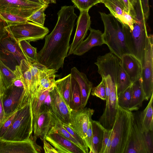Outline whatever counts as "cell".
<instances>
[{
  "label": "cell",
  "instance_id": "43",
  "mask_svg": "<svg viewBox=\"0 0 153 153\" xmlns=\"http://www.w3.org/2000/svg\"><path fill=\"white\" fill-rule=\"evenodd\" d=\"M16 111L7 118L0 126V139L11 126L15 117Z\"/></svg>",
  "mask_w": 153,
  "mask_h": 153
},
{
  "label": "cell",
  "instance_id": "41",
  "mask_svg": "<svg viewBox=\"0 0 153 153\" xmlns=\"http://www.w3.org/2000/svg\"><path fill=\"white\" fill-rule=\"evenodd\" d=\"M62 124L63 127L67 130L73 137L78 142L84 153H89L88 151V148L87 146L85 140L80 137L68 125L62 123Z\"/></svg>",
  "mask_w": 153,
  "mask_h": 153
},
{
  "label": "cell",
  "instance_id": "29",
  "mask_svg": "<svg viewBox=\"0 0 153 153\" xmlns=\"http://www.w3.org/2000/svg\"><path fill=\"white\" fill-rule=\"evenodd\" d=\"M53 87L41 92L38 95L31 97L33 125L41 112L42 105Z\"/></svg>",
  "mask_w": 153,
  "mask_h": 153
},
{
  "label": "cell",
  "instance_id": "20",
  "mask_svg": "<svg viewBox=\"0 0 153 153\" xmlns=\"http://www.w3.org/2000/svg\"><path fill=\"white\" fill-rule=\"evenodd\" d=\"M120 60L123 68L132 83L141 78V64L136 57L131 54H125Z\"/></svg>",
  "mask_w": 153,
  "mask_h": 153
},
{
  "label": "cell",
  "instance_id": "24",
  "mask_svg": "<svg viewBox=\"0 0 153 153\" xmlns=\"http://www.w3.org/2000/svg\"><path fill=\"white\" fill-rule=\"evenodd\" d=\"M93 134L89 153H100L105 128L97 121L92 120Z\"/></svg>",
  "mask_w": 153,
  "mask_h": 153
},
{
  "label": "cell",
  "instance_id": "18",
  "mask_svg": "<svg viewBox=\"0 0 153 153\" xmlns=\"http://www.w3.org/2000/svg\"><path fill=\"white\" fill-rule=\"evenodd\" d=\"M88 11H80L77 22L76 31L72 43L70 45L68 55L73 54L77 46L87 34L91 23Z\"/></svg>",
  "mask_w": 153,
  "mask_h": 153
},
{
  "label": "cell",
  "instance_id": "12",
  "mask_svg": "<svg viewBox=\"0 0 153 153\" xmlns=\"http://www.w3.org/2000/svg\"><path fill=\"white\" fill-rule=\"evenodd\" d=\"M94 112V110L90 108L85 107L76 110L71 109L68 125L84 140Z\"/></svg>",
  "mask_w": 153,
  "mask_h": 153
},
{
  "label": "cell",
  "instance_id": "22",
  "mask_svg": "<svg viewBox=\"0 0 153 153\" xmlns=\"http://www.w3.org/2000/svg\"><path fill=\"white\" fill-rule=\"evenodd\" d=\"M108 8L110 14L124 25L129 14L126 11L122 0H103L102 3Z\"/></svg>",
  "mask_w": 153,
  "mask_h": 153
},
{
  "label": "cell",
  "instance_id": "28",
  "mask_svg": "<svg viewBox=\"0 0 153 153\" xmlns=\"http://www.w3.org/2000/svg\"><path fill=\"white\" fill-rule=\"evenodd\" d=\"M20 76L19 68L13 71L0 61V79L5 89L11 86L14 80Z\"/></svg>",
  "mask_w": 153,
  "mask_h": 153
},
{
  "label": "cell",
  "instance_id": "55",
  "mask_svg": "<svg viewBox=\"0 0 153 153\" xmlns=\"http://www.w3.org/2000/svg\"><path fill=\"white\" fill-rule=\"evenodd\" d=\"M29 0L30 1H33V2H36V3H40V4L44 3L42 1H41L40 0Z\"/></svg>",
  "mask_w": 153,
  "mask_h": 153
},
{
  "label": "cell",
  "instance_id": "45",
  "mask_svg": "<svg viewBox=\"0 0 153 153\" xmlns=\"http://www.w3.org/2000/svg\"><path fill=\"white\" fill-rule=\"evenodd\" d=\"M92 120H91L89 122V126L86 134V137L85 139L86 145L89 149L91 147L92 137Z\"/></svg>",
  "mask_w": 153,
  "mask_h": 153
},
{
  "label": "cell",
  "instance_id": "42",
  "mask_svg": "<svg viewBox=\"0 0 153 153\" xmlns=\"http://www.w3.org/2000/svg\"><path fill=\"white\" fill-rule=\"evenodd\" d=\"M91 94L105 100L106 97V88L105 84L102 79L100 83L96 87L92 88Z\"/></svg>",
  "mask_w": 153,
  "mask_h": 153
},
{
  "label": "cell",
  "instance_id": "11",
  "mask_svg": "<svg viewBox=\"0 0 153 153\" xmlns=\"http://www.w3.org/2000/svg\"><path fill=\"white\" fill-rule=\"evenodd\" d=\"M45 5L29 0H0V12L8 13L27 18Z\"/></svg>",
  "mask_w": 153,
  "mask_h": 153
},
{
  "label": "cell",
  "instance_id": "47",
  "mask_svg": "<svg viewBox=\"0 0 153 153\" xmlns=\"http://www.w3.org/2000/svg\"><path fill=\"white\" fill-rule=\"evenodd\" d=\"M43 148L45 152L46 153H58L57 150L51 145L50 143L45 139L43 140Z\"/></svg>",
  "mask_w": 153,
  "mask_h": 153
},
{
  "label": "cell",
  "instance_id": "8",
  "mask_svg": "<svg viewBox=\"0 0 153 153\" xmlns=\"http://www.w3.org/2000/svg\"><path fill=\"white\" fill-rule=\"evenodd\" d=\"M27 60L18 42L7 33L0 40V61L13 71L19 68L21 61Z\"/></svg>",
  "mask_w": 153,
  "mask_h": 153
},
{
  "label": "cell",
  "instance_id": "32",
  "mask_svg": "<svg viewBox=\"0 0 153 153\" xmlns=\"http://www.w3.org/2000/svg\"><path fill=\"white\" fill-rule=\"evenodd\" d=\"M29 63L32 77V95L31 97L36 96L37 94L39 86V74L40 71L46 67L38 62H30Z\"/></svg>",
  "mask_w": 153,
  "mask_h": 153
},
{
  "label": "cell",
  "instance_id": "53",
  "mask_svg": "<svg viewBox=\"0 0 153 153\" xmlns=\"http://www.w3.org/2000/svg\"><path fill=\"white\" fill-rule=\"evenodd\" d=\"M5 89L1 83L0 79V97H1L3 95Z\"/></svg>",
  "mask_w": 153,
  "mask_h": 153
},
{
  "label": "cell",
  "instance_id": "30",
  "mask_svg": "<svg viewBox=\"0 0 153 153\" xmlns=\"http://www.w3.org/2000/svg\"><path fill=\"white\" fill-rule=\"evenodd\" d=\"M81 93L79 85L71 76L69 107L73 110H78L81 108Z\"/></svg>",
  "mask_w": 153,
  "mask_h": 153
},
{
  "label": "cell",
  "instance_id": "48",
  "mask_svg": "<svg viewBox=\"0 0 153 153\" xmlns=\"http://www.w3.org/2000/svg\"><path fill=\"white\" fill-rule=\"evenodd\" d=\"M143 10L146 18L148 19L149 15V0H140Z\"/></svg>",
  "mask_w": 153,
  "mask_h": 153
},
{
  "label": "cell",
  "instance_id": "25",
  "mask_svg": "<svg viewBox=\"0 0 153 153\" xmlns=\"http://www.w3.org/2000/svg\"><path fill=\"white\" fill-rule=\"evenodd\" d=\"M57 71L55 69H49L46 68L40 71L39 86L37 94L54 86L56 81V74Z\"/></svg>",
  "mask_w": 153,
  "mask_h": 153
},
{
  "label": "cell",
  "instance_id": "37",
  "mask_svg": "<svg viewBox=\"0 0 153 153\" xmlns=\"http://www.w3.org/2000/svg\"><path fill=\"white\" fill-rule=\"evenodd\" d=\"M112 139V129H105L100 153H110Z\"/></svg>",
  "mask_w": 153,
  "mask_h": 153
},
{
  "label": "cell",
  "instance_id": "35",
  "mask_svg": "<svg viewBox=\"0 0 153 153\" xmlns=\"http://www.w3.org/2000/svg\"><path fill=\"white\" fill-rule=\"evenodd\" d=\"M132 85L117 95L118 105L127 110H128L131 102L132 94Z\"/></svg>",
  "mask_w": 153,
  "mask_h": 153
},
{
  "label": "cell",
  "instance_id": "13",
  "mask_svg": "<svg viewBox=\"0 0 153 153\" xmlns=\"http://www.w3.org/2000/svg\"><path fill=\"white\" fill-rule=\"evenodd\" d=\"M36 138L32 136L22 141L0 139V153H37L41 152L40 147L36 143Z\"/></svg>",
  "mask_w": 153,
  "mask_h": 153
},
{
  "label": "cell",
  "instance_id": "46",
  "mask_svg": "<svg viewBox=\"0 0 153 153\" xmlns=\"http://www.w3.org/2000/svg\"><path fill=\"white\" fill-rule=\"evenodd\" d=\"M127 12L130 14L135 20L136 13L134 8L132 6L128 0H122Z\"/></svg>",
  "mask_w": 153,
  "mask_h": 153
},
{
  "label": "cell",
  "instance_id": "52",
  "mask_svg": "<svg viewBox=\"0 0 153 153\" xmlns=\"http://www.w3.org/2000/svg\"><path fill=\"white\" fill-rule=\"evenodd\" d=\"M41 1L46 5H48L49 4L56 3V0H40Z\"/></svg>",
  "mask_w": 153,
  "mask_h": 153
},
{
  "label": "cell",
  "instance_id": "31",
  "mask_svg": "<svg viewBox=\"0 0 153 153\" xmlns=\"http://www.w3.org/2000/svg\"><path fill=\"white\" fill-rule=\"evenodd\" d=\"M71 77V75L70 74L61 79L56 80L55 84L65 102L69 106L70 102Z\"/></svg>",
  "mask_w": 153,
  "mask_h": 153
},
{
  "label": "cell",
  "instance_id": "54",
  "mask_svg": "<svg viewBox=\"0 0 153 153\" xmlns=\"http://www.w3.org/2000/svg\"><path fill=\"white\" fill-rule=\"evenodd\" d=\"M132 6L134 7L136 3L137 0H128Z\"/></svg>",
  "mask_w": 153,
  "mask_h": 153
},
{
  "label": "cell",
  "instance_id": "2",
  "mask_svg": "<svg viewBox=\"0 0 153 153\" xmlns=\"http://www.w3.org/2000/svg\"><path fill=\"white\" fill-rule=\"evenodd\" d=\"M134 8L136 13L135 22L132 30L125 26V39L130 52L141 62L145 54L149 35L146 25L147 19L144 15L140 0H137Z\"/></svg>",
  "mask_w": 153,
  "mask_h": 153
},
{
  "label": "cell",
  "instance_id": "4",
  "mask_svg": "<svg viewBox=\"0 0 153 153\" xmlns=\"http://www.w3.org/2000/svg\"><path fill=\"white\" fill-rule=\"evenodd\" d=\"M133 113L118 105L112 128V139L110 153H125L130 134Z\"/></svg>",
  "mask_w": 153,
  "mask_h": 153
},
{
  "label": "cell",
  "instance_id": "6",
  "mask_svg": "<svg viewBox=\"0 0 153 153\" xmlns=\"http://www.w3.org/2000/svg\"><path fill=\"white\" fill-rule=\"evenodd\" d=\"M5 29L9 35L17 42L22 40L35 42L42 39L49 32L47 27L28 21L7 24Z\"/></svg>",
  "mask_w": 153,
  "mask_h": 153
},
{
  "label": "cell",
  "instance_id": "49",
  "mask_svg": "<svg viewBox=\"0 0 153 153\" xmlns=\"http://www.w3.org/2000/svg\"><path fill=\"white\" fill-rule=\"evenodd\" d=\"M6 120L1 97H0V126Z\"/></svg>",
  "mask_w": 153,
  "mask_h": 153
},
{
  "label": "cell",
  "instance_id": "23",
  "mask_svg": "<svg viewBox=\"0 0 153 153\" xmlns=\"http://www.w3.org/2000/svg\"><path fill=\"white\" fill-rule=\"evenodd\" d=\"M132 94L131 102L128 110L132 111L137 110L145 100V95L143 90L141 78L132 84Z\"/></svg>",
  "mask_w": 153,
  "mask_h": 153
},
{
  "label": "cell",
  "instance_id": "10",
  "mask_svg": "<svg viewBox=\"0 0 153 153\" xmlns=\"http://www.w3.org/2000/svg\"><path fill=\"white\" fill-rule=\"evenodd\" d=\"M31 98L30 94L25 93L24 88L12 85L5 89L1 98L6 120L25 105Z\"/></svg>",
  "mask_w": 153,
  "mask_h": 153
},
{
  "label": "cell",
  "instance_id": "39",
  "mask_svg": "<svg viewBox=\"0 0 153 153\" xmlns=\"http://www.w3.org/2000/svg\"><path fill=\"white\" fill-rule=\"evenodd\" d=\"M74 5L80 11H88L93 6L100 3L97 0H71Z\"/></svg>",
  "mask_w": 153,
  "mask_h": 153
},
{
  "label": "cell",
  "instance_id": "3",
  "mask_svg": "<svg viewBox=\"0 0 153 153\" xmlns=\"http://www.w3.org/2000/svg\"><path fill=\"white\" fill-rule=\"evenodd\" d=\"M103 23V38L110 52L121 59L124 54H131L127 46L125 26L111 14L99 12Z\"/></svg>",
  "mask_w": 153,
  "mask_h": 153
},
{
  "label": "cell",
  "instance_id": "50",
  "mask_svg": "<svg viewBox=\"0 0 153 153\" xmlns=\"http://www.w3.org/2000/svg\"><path fill=\"white\" fill-rule=\"evenodd\" d=\"M6 23L0 17V40L7 33L5 27L7 25Z\"/></svg>",
  "mask_w": 153,
  "mask_h": 153
},
{
  "label": "cell",
  "instance_id": "15",
  "mask_svg": "<svg viewBox=\"0 0 153 153\" xmlns=\"http://www.w3.org/2000/svg\"><path fill=\"white\" fill-rule=\"evenodd\" d=\"M125 153H147L138 114L133 113L128 144Z\"/></svg>",
  "mask_w": 153,
  "mask_h": 153
},
{
  "label": "cell",
  "instance_id": "7",
  "mask_svg": "<svg viewBox=\"0 0 153 153\" xmlns=\"http://www.w3.org/2000/svg\"><path fill=\"white\" fill-rule=\"evenodd\" d=\"M105 85L106 97V106L99 122L105 129H111L118 107L117 82L109 75L102 78Z\"/></svg>",
  "mask_w": 153,
  "mask_h": 153
},
{
  "label": "cell",
  "instance_id": "21",
  "mask_svg": "<svg viewBox=\"0 0 153 153\" xmlns=\"http://www.w3.org/2000/svg\"><path fill=\"white\" fill-rule=\"evenodd\" d=\"M71 74L77 82L81 92V108L86 106L92 88L93 84L88 79L86 75L79 71L75 67L71 70Z\"/></svg>",
  "mask_w": 153,
  "mask_h": 153
},
{
  "label": "cell",
  "instance_id": "34",
  "mask_svg": "<svg viewBox=\"0 0 153 153\" xmlns=\"http://www.w3.org/2000/svg\"><path fill=\"white\" fill-rule=\"evenodd\" d=\"M20 46L27 58V61L38 62L37 48L32 46L29 42L22 40L18 42Z\"/></svg>",
  "mask_w": 153,
  "mask_h": 153
},
{
  "label": "cell",
  "instance_id": "5",
  "mask_svg": "<svg viewBox=\"0 0 153 153\" xmlns=\"http://www.w3.org/2000/svg\"><path fill=\"white\" fill-rule=\"evenodd\" d=\"M33 130L31 98L22 108L16 111L9 128L0 139L22 141L28 140Z\"/></svg>",
  "mask_w": 153,
  "mask_h": 153
},
{
  "label": "cell",
  "instance_id": "38",
  "mask_svg": "<svg viewBox=\"0 0 153 153\" xmlns=\"http://www.w3.org/2000/svg\"><path fill=\"white\" fill-rule=\"evenodd\" d=\"M52 128L63 137L74 143L81 149L78 142L63 127L62 123L58 120L56 122L55 126Z\"/></svg>",
  "mask_w": 153,
  "mask_h": 153
},
{
  "label": "cell",
  "instance_id": "36",
  "mask_svg": "<svg viewBox=\"0 0 153 153\" xmlns=\"http://www.w3.org/2000/svg\"><path fill=\"white\" fill-rule=\"evenodd\" d=\"M48 6L46 4L42 7L28 17L27 21L44 26L46 16L44 12Z\"/></svg>",
  "mask_w": 153,
  "mask_h": 153
},
{
  "label": "cell",
  "instance_id": "1",
  "mask_svg": "<svg viewBox=\"0 0 153 153\" xmlns=\"http://www.w3.org/2000/svg\"><path fill=\"white\" fill-rule=\"evenodd\" d=\"M74 6H64L57 13V23L52 31L45 37V42L37 53L38 62L49 69L58 71L63 67L68 56L71 36L77 16Z\"/></svg>",
  "mask_w": 153,
  "mask_h": 153
},
{
  "label": "cell",
  "instance_id": "14",
  "mask_svg": "<svg viewBox=\"0 0 153 153\" xmlns=\"http://www.w3.org/2000/svg\"><path fill=\"white\" fill-rule=\"evenodd\" d=\"M50 109L62 123H69L71 108L67 104L55 85L50 91Z\"/></svg>",
  "mask_w": 153,
  "mask_h": 153
},
{
  "label": "cell",
  "instance_id": "56",
  "mask_svg": "<svg viewBox=\"0 0 153 153\" xmlns=\"http://www.w3.org/2000/svg\"><path fill=\"white\" fill-rule=\"evenodd\" d=\"M98 1H100V3H102V1L103 0H97Z\"/></svg>",
  "mask_w": 153,
  "mask_h": 153
},
{
  "label": "cell",
  "instance_id": "19",
  "mask_svg": "<svg viewBox=\"0 0 153 153\" xmlns=\"http://www.w3.org/2000/svg\"><path fill=\"white\" fill-rule=\"evenodd\" d=\"M89 30L90 33L88 36L77 46L73 54L81 56L94 47L101 46L105 44L103 38V33L101 31L91 27Z\"/></svg>",
  "mask_w": 153,
  "mask_h": 153
},
{
  "label": "cell",
  "instance_id": "44",
  "mask_svg": "<svg viewBox=\"0 0 153 153\" xmlns=\"http://www.w3.org/2000/svg\"><path fill=\"white\" fill-rule=\"evenodd\" d=\"M153 131H149L143 132L147 153H153Z\"/></svg>",
  "mask_w": 153,
  "mask_h": 153
},
{
  "label": "cell",
  "instance_id": "17",
  "mask_svg": "<svg viewBox=\"0 0 153 153\" xmlns=\"http://www.w3.org/2000/svg\"><path fill=\"white\" fill-rule=\"evenodd\" d=\"M45 139L54 147L58 153H84L79 146L52 128L47 134Z\"/></svg>",
  "mask_w": 153,
  "mask_h": 153
},
{
  "label": "cell",
  "instance_id": "40",
  "mask_svg": "<svg viewBox=\"0 0 153 153\" xmlns=\"http://www.w3.org/2000/svg\"><path fill=\"white\" fill-rule=\"evenodd\" d=\"M0 17L7 24L17 23L27 21V18L6 13L0 12Z\"/></svg>",
  "mask_w": 153,
  "mask_h": 153
},
{
  "label": "cell",
  "instance_id": "16",
  "mask_svg": "<svg viewBox=\"0 0 153 153\" xmlns=\"http://www.w3.org/2000/svg\"><path fill=\"white\" fill-rule=\"evenodd\" d=\"M57 120L50 108L45 106L41 107V112L33 125V137L39 138L42 140L45 139Z\"/></svg>",
  "mask_w": 153,
  "mask_h": 153
},
{
  "label": "cell",
  "instance_id": "27",
  "mask_svg": "<svg viewBox=\"0 0 153 153\" xmlns=\"http://www.w3.org/2000/svg\"><path fill=\"white\" fill-rule=\"evenodd\" d=\"M20 76L23 84L25 92L32 95V77L29 65L27 61L22 59L19 67Z\"/></svg>",
  "mask_w": 153,
  "mask_h": 153
},
{
  "label": "cell",
  "instance_id": "9",
  "mask_svg": "<svg viewBox=\"0 0 153 153\" xmlns=\"http://www.w3.org/2000/svg\"><path fill=\"white\" fill-rule=\"evenodd\" d=\"M153 37L149 34L144 56L141 62V83L145 100H148L153 94Z\"/></svg>",
  "mask_w": 153,
  "mask_h": 153
},
{
  "label": "cell",
  "instance_id": "33",
  "mask_svg": "<svg viewBox=\"0 0 153 153\" xmlns=\"http://www.w3.org/2000/svg\"><path fill=\"white\" fill-rule=\"evenodd\" d=\"M132 83L123 68L120 60V69L117 84V95L132 85Z\"/></svg>",
  "mask_w": 153,
  "mask_h": 153
},
{
  "label": "cell",
  "instance_id": "51",
  "mask_svg": "<svg viewBox=\"0 0 153 153\" xmlns=\"http://www.w3.org/2000/svg\"><path fill=\"white\" fill-rule=\"evenodd\" d=\"M12 85L17 87L24 88L23 84L20 76L14 80Z\"/></svg>",
  "mask_w": 153,
  "mask_h": 153
},
{
  "label": "cell",
  "instance_id": "26",
  "mask_svg": "<svg viewBox=\"0 0 153 153\" xmlns=\"http://www.w3.org/2000/svg\"><path fill=\"white\" fill-rule=\"evenodd\" d=\"M149 100L146 108L140 113H138L141 128L143 132L153 131V94Z\"/></svg>",
  "mask_w": 153,
  "mask_h": 153
}]
</instances>
